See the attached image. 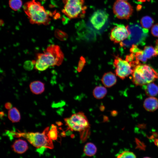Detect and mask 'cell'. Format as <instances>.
I'll list each match as a JSON object with an SVG mask.
<instances>
[{
  "label": "cell",
  "instance_id": "cell-1",
  "mask_svg": "<svg viewBox=\"0 0 158 158\" xmlns=\"http://www.w3.org/2000/svg\"><path fill=\"white\" fill-rule=\"evenodd\" d=\"M36 57L34 67L37 70L43 71L49 67L60 65L63 61L64 55L59 46L51 44L43 53H38Z\"/></svg>",
  "mask_w": 158,
  "mask_h": 158
},
{
  "label": "cell",
  "instance_id": "cell-2",
  "mask_svg": "<svg viewBox=\"0 0 158 158\" xmlns=\"http://www.w3.org/2000/svg\"><path fill=\"white\" fill-rule=\"evenodd\" d=\"M23 10L32 24L47 25L49 24L51 14L46 11L40 2L36 0H31L25 3Z\"/></svg>",
  "mask_w": 158,
  "mask_h": 158
},
{
  "label": "cell",
  "instance_id": "cell-3",
  "mask_svg": "<svg viewBox=\"0 0 158 158\" xmlns=\"http://www.w3.org/2000/svg\"><path fill=\"white\" fill-rule=\"evenodd\" d=\"M49 127L46 128L42 133L39 132H19L9 131L8 135L16 138L23 137L35 147L40 149L46 148L50 149L54 148L52 140L48 136Z\"/></svg>",
  "mask_w": 158,
  "mask_h": 158
},
{
  "label": "cell",
  "instance_id": "cell-4",
  "mask_svg": "<svg viewBox=\"0 0 158 158\" xmlns=\"http://www.w3.org/2000/svg\"><path fill=\"white\" fill-rule=\"evenodd\" d=\"M126 27L129 32L128 37L120 42L121 47L128 48L133 45H143L148 35V29L138 23H131Z\"/></svg>",
  "mask_w": 158,
  "mask_h": 158
},
{
  "label": "cell",
  "instance_id": "cell-5",
  "mask_svg": "<svg viewBox=\"0 0 158 158\" xmlns=\"http://www.w3.org/2000/svg\"><path fill=\"white\" fill-rule=\"evenodd\" d=\"M132 81L137 86H143L158 78V73L150 66L140 64L133 68Z\"/></svg>",
  "mask_w": 158,
  "mask_h": 158
},
{
  "label": "cell",
  "instance_id": "cell-6",
  "mask_svg": "<svg viewBox=\"0 0 158 158\" xmlns=\"http://www.w3.org/2000/svg\"><path fill=\"white\" fill-rule=\"evenodd\" d=\"M64 6L62 12L70 19L84 17L87 7L84 0H62Z\"/></svg>",
  "mask_w": 158,
  "mask_h": 158
},
{
  "label": "cell",
  "instance_id": "cell-7",
  "mask_svg": "<svg viewBox=\"0 0 158 158\" xmlns=\"http://www.w3.org/2000/svg\"><path fill=\"white\" fill-rule=\"evenodd\" d=\"M66 125L72 131L80 132L90 128L88 120L85 114L81 111L73 114L64 119Z\"/></svg>",
  "mask_w": 158,
  "mask_h": 158
},
{
  "label": "cell",
  "instance_id": "cell-8",
  "mask_svg": "<svg viewBox=\"0 0 158 158\" xmlns=\"http://www.w3.org/2000/svg\"><path fill=\"white\" fill-rule=\"evenodd\" d=\"M113 9L115 16L120 19H129L133 12V7L126 1L117 0L114 4Z\"/></svg>",
  "mask_w": 158,
  "mask_h": 158
},
{
  "label": "cell",
  "instance_id": "cell-9",
  "mask_svg": "<svg viewBox=\"0 0 158 158\" xmlns=\"http://www.w3.org/2000/svg\"><path fill=\"white\" fill-rule=\"evenodd\" d=\"M113 65L116 75L122 80L133 73V69L129 63L118 56L115 57Z\"/></svg>",
  "mask_w": 158,
  "mask_h": 158
},
{
  "label": "cell",
  "instance_id": "cell-10",
  "mask_svg": "<svg viewBox=\"0 0 158 158\" xmlns=\"http://www.w3.org/2000/svg\"><path fill=\"white\" fill-rule=\"evenodd\" d=\"M129 35L126 26L123 24H116L111 30L110 38L114 43H118L127 39Z\"/></svg>",
  "mask_w": 158,
  "mask_h": 158
},
{
  "label": "cell",
  "instance_id": "cell-11",
  "mask_svg": "<svg viewBox=\"0 0 158 158\" xmlns=\"http://www.w3.org/2000/svg\"><path fill=\"white\" fill-rule=\"evenodd\" d=\"M109 17V15L105 11L98 10L95 11L90 18V21L96 29H100L105 25Z\"/></svg>",
  "mask_w": 158,
  "mask_h": 158
},
{
  "label": "cell",
  "instance_id": "cell-12",
  "mask_svg": "<svg viewBox=\"0 0 158 158\" xmlns=\"http://www.w3.org/2000/svg\"><path fill=\"white\" fill-rule=\"evenodd\" d=\"M101 81L105 87H110L116 84L117 79L114 73L109 72L104 73L102 78Z\"/></svg>",
  "mask_w": 158,
  "mask_h": 158
},
{
  "label": "cell",
  "instance_id": "cell-13",
  "mask_svg": "<svg viewBox=\"0 0 158 158\" xmlns=\"http://www.w3.org/2000/svg\"><path fill=\"white\" fill-rule=\"evenodd\" d=\"M12 147L14 152L19 154L24 153L28 148L26 142L21 139L16 140L12 145Z\"/></svg>",
  "mask_w": 158,
  "mask_h": 158
},
{
  "label": "cell",
  "instance_id": "cell-14",
  "mask_svg": "<svg viewBox=\"0 0 158 158\" xmlns=\"http://www.w3.org/2000/svg\"><path fill=\"white\" fill-rule=\"evenodd\" d=\"M143 107L147 111L152 112L158 108V99L151 97L146 99L143 103Z\"/></svg>",
  "mask_w": 158,
  "mask_h": 158
},
{
  "label": "cell",
  "instance_id": "cell-15",
  "mask_svg": "<svg viewBox=\"0 0 158 158\" xmlns=\"http://www.w3.org/2000/svg\"><path fill=\"white\" fill-rule=\"evenodd\" d=\"M130 53H133L136 60L141 61L143 62L147 61L146 57L143 50L139 48L136 45H133L130 50Z\"/></svg>",
  "mask_w": 158,
  "mask_h": 158
},
{
  "label": "cell",
  "instance_id": "cell-16",
  "mask_svg": "<svg viewBox=\"0 0 158 158\" xmlns=\"http://www.w3.org/2000/svg\"><path fill=\"white\" fill-rule=\"evenodd\" d=\"M29 86L31 91L33 93L36 95L41 94L45 90L44 83L39 80L32 82Z\"/></svg>",
  "mask_w": 158,
  "mask_h": 158
},
{
  "label": "cell",
  "instance_id": "cell-17",
  "mask_svg": "<svg viewBox=\"0 0 158 158\" xmlns=\"http://www.w3.org/2000/svg\"><path fill=\"white\" fill-rule=\"evenodd\" d=\"M146 95L153 97L158 94V86L153 83H150L142 86Z\"/></svg>",
  "mask_w": 158,
  "mask_h": 158
},
{
  "label": "cell",
  "instance_id": "cell-18",
  "mask_svg": "<svg viewBox=\"0 0 158 158\" xmlns=\"http://www.w3.org/2000/svg\"><path fill=\"white\" fill-rule=\"evenodd\" d=\"M107 92L105 87L99 85L96 86L94 88L93 91V95L96 99H101L105 96Z\"/></svg>",
  "mask_w": 158,
  "mask_h": 158
},
{
  "label": "cell",
  "instance_id": "cell-19",
  "mask_svg": "<svg viewBox=\"0 0 158 158\" xmlns=\"http://www.w3.org/2000/svg\"><path fill=\"white\" fill-rule=\"evenodd\" d=\"M8 118L13 123L19 122L20 119V115L18 109L13 107L9 110L8 114Z\"/></svg>",
  "mask_w": 158,
  "mask_h": 158
},
{
  "label": "cell",
  "instance_id": "cell-20",
  "mask_svg": "<svg viewBox=\"0 0 158 158\" xmlns=\"http://www.w3.org/2000/svg\"><path fill=\"white\" fill-rule=\"evenodd\" d=\"M84 154L89 157L92 156L95 154L97 148L95 145L92 142H88L85 145L83 149Z\"/></svg>",
  "mask_w": 158,
  "mask_h": 158
},
{
  "label": "cell",
  "instance_id": "cell-21",
  "mask_svg": "<svg viewBox=\"0 0 158 158\" xmlns=\"http://www.w3.org/2000/svg\"><path fill=\"white\" fill-rule=\"evenodd\" d=\"M140 23L141 25L143 28L148 29L152 26L154 20L151 17L145 16L141 18Z\"/></svg>",
  "mask_w": 158,
  "mask_h": 158
},
{
  "label": "cell",
  "instance_id": "cell-22",
  "mask_svg": "<svg viewBox=\"0 0 158 158\" xmlns=\"http://www.w3.org/2000/svg\"><path fill=\"white\" fill-rule=\"evenodd\" d=\"M143 51L147 59H151L158 55V53L156 51L155 48L152 46L145 47Z\"/></svg>",
  "mask_w": 158,
  "mask_h": 158
},
{
  "label": "cell",
  "instance_id": "cell-23",
  "mask_svg": "<svg viewBox=\"0 0 158 158\" xmlns=\"http://www.w3.org/2000/svg\"><path fill=\"white\" fill-rule=\"evenodd\" d=\"M9 5L11 9L17 11L22 7V2L21 0H9Z\"/></svg>",
  "mask_w": 158,
  "mask_h": 158
},
{
  "label": "cell",
  "instance_id": "cell-24",
  "mask_svg": "<svg viewBox=\"0 0 158 158\" xmlns=\"http://www.w3.org/2000/svg\"><path fill=\"white\" fill-rule=\"evenodd\" d=\"M48 136L49 139L52 140H56L58 137V133L56 126L52 124L50 129L48 133Z\"/></svg>",
  "mask_w": 158,
  "mask_h": 158
},
{
  "label": "cell",
  "instance_id": "cell-25",
  "mask_svg": "<svg viewBox=\"0 0 158 158\" xmlns=\"http://www.w3.org/2000/svg\"><path fill=\"white\" fill-rule=\"evenodd\" d=\"M55 37L59 40L64 41L68 38V35L66 33L59 29H56L54 33Z\"/></svg>",
  "mask_w": 158,
  "mask_h": 158
},
{
  "label": "cell",
  "instance_id": "cell-26",
  "mask_svg": "<svg viewBox=\"0 0 158 158\" xmlns=\"http://www.w3.org/2000/svg\"><path fill=\"white\" fill-rule=\"evenodd\" d=\"M117 158H136L135 154L132 152L126 150L118 154Z\"/></svg>",
  "mask_w": 158,
  "mask_h": 158
},
{
  "label": "cell",
  "instance_id": "cell-27",
  "mask_svg": "<svg viewBox=\"0 0 158 158\" xmlns=\"http://www.w3.org/2000/svg\"><path fill=\"white\" fill-rule=\"evenodd\" d=\"M35 60H27L25 61L23 64V68L24 69L28 71L32 70L35 63Z\"/></svg>",
  "mask_w": 158,
  "mask_h": 158
},
{
  "label": "cell",
  "instance_id": "cell-28",
  "mask_svg": "<svg viewBox=\"0 0 158 158\" xmlns=\"http://www.w3.org/2000/svg\"><path fill=\"white\" fill-rule=\"evenodd\" d=\"M86 63L85 59L83 56H81L80 57L76 69L78 72H80L82 71Z\"/></svg>",
  "mask_w": 158,
  "mask_h": 158
},
{
  "label": "cell",
  "instance_id": "cell-29",
  "mask_svg": "<svg viewBox=\"0 0 158 158\" xmlns=\"http://www.w3.org/2000/svg\"><path fill=\"white\" fill-rule=\"evenodd\" d=\"M151 32L153 35L158 37V23L154 25L151 29Z\"/></svg>",
  "mask_w": 158,
  "mask_h": 158
},
{
  "label": "cell",
  "instance_id": "cell-30",
  "mask_svg": "<svg viewBox=\"0 0 158 158\" xmlns=\"http://www.w3.org/2000/svg\"><path fill=\"white\" fill-rule=\"evenodd\" d=\"M5 107L6 109L9 110L12 108V105L11 103L8 102L5 103Z\"/></svg>",
  "mask_w": 158,
  "mask_h": 158
},
{
  "label": "cell",
  "instance_id": "cell-31",
  "mask_svg": "<svg viewBox=\"0 0 158 158\" xmlns=\"http://www.w3.org/2000/svg\"><path fill=\"white\" fill-rule=\"evenodd\" d=\"M155 49L158 53V39L157 40L156 42Z\"/></svg>",
  "mask_w": 158,
  "mask_h": 158
},
{
  "label": "cell",
  "instance_id": "cell-32",
  "mask_svg": "<svg viewBox=\"0 0 158 158\" xmlns=\"http://www.w3.org/2000/svg\"><path fill=\"white\" fill-rule=\"evenodd\" d=\"M154 143L155 145L158 147V138L155 139Z\"/></svg>",
  "mask_w": 158,
  "mask_h": 158
},
{
  "label": "cell",
  "instance_id": "cell-33",
  "mask_svg": "<svg viewBox=\"0 0 158 158\" xmlns=\"http://www.w3.org/2000/svg\"><path fill=\"white\" fill-rule=\"evenodd\" d=\"M150 0H139V1L141 2H144V1H149Z\"/></svg>",
  "mask_w": 158,
  "mask_h": 158
},
{
  "label": "cell",
  "instance_id": "cell-34",
  "mask_svg": "<svg viewBox=\"0 0 158 158\" xmlns=\"http://www.w3.org/2000/svg\"><path fill=\"white\" fill-rule=\"evenodd\" d=\"M143 158H151L148 157H143Z\"/></svg>",
  "mask_w": 158,
  "mask_h": 158
},
{
  "label": "cell",
  "instance_id": "cell-35",
  "mask_svg": "<svg viewBox=\"0 0 158 158\" xmlns=\"http://www.w3.org/2000/svg\"><path fill=\"white\" fill-rule=\"evenodd\" d=\"M118 0L126 1H127L128 0Z\"/></svg>",
  "mask_w": 158,
  "mask_h": 158
}]
</instances>
